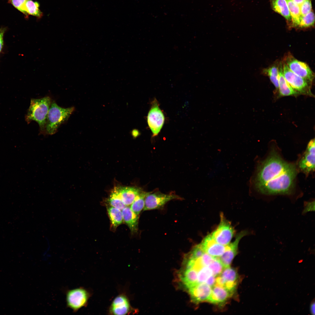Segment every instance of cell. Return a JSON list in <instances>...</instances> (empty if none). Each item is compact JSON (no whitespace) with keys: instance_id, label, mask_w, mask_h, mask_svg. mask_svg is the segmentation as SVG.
I'll list each match as a JSON object with an SVG mask.
<instances>
[{"instance_id":"f546056e","label":"cell","mask_w":315,"mask_h":315,"mask_svg":"<svg viewBox=\"0 0 315 315\" xmlns=\"http://www.w3.org/2000/svg\"><path fill=\"white\" fill-rule=\"evenodd\" d=\"M301 16H304L312 10V5L310 0H306L300 6Z\"/></svg>"},{"instance_id":"ba28073f","label":"cell","mask_w":315,"mask_h":315,"mask_svg":"<svg viewBox=\"0 0 315 315\" xmlns=\"http://www.w3.org/2000/svg\"><path fill=\"white\" fill-rule=\"evenodd\" d=\"M181 199H182L181 197L175 194H165L158 192L152 193L151 192L146 197L143 210L159 209L171 200Z\"/></svg>"},{"instance_id":"d590c367","label":"cell","mask_w":315,"mask_h":315,"mask_svg":"<svg viewBox=\"0 0 315 315\" xmlns=\"http://www.w3.org/2000/svg\"><path fill=\"white\" fill-rule=\"evenodd\" d=\"M310 312L312 315H315V303L314 299L310 304Z\"/></svg>"},{"instance_id":"603a6c76","label":"cell","mask_w":315,"mask_h":315,"mask_svg":"<svg viewBox=\"0 0 315 315\" xmlns=\"http://www.w3.org/2000/svg\"><path fill=\"white\" fill-rule=\"evenodd\" d=\"M151 192L141 191L135 197L131 204L130 208L136 214H139L144 209L145 206V199L146 196Z\"/></svg>"},{"instance_id":"f1b7e54d","label":"cell","mask_w":315,"mask_h":315,"mask_svg":"<svg viewBox=\"0 0 315 315\" xmlns=\"http://www.w3.org/2000/svg\"><path fill=\"white\" fill-rule=\"evenodd\" d=\"M207 267L211 271L213 275L216 277L219 275L225 268L218 258H215Z\"/></svg>"},{"instance_id":"d6986e66","label":"cell","mask_w":315,"mask_h":315,"mask_svg":"<svg viewBox=\"0 0 315 315\" xmlns=\"http://www.w3.org/2000/svg\"><path fill=\"white\" fill-rule=\"evenodd\" d=\"M279 70V96L295 95L298 93L293 89L286 80L284 75L283 66L281 64Z\"/></svg>"},{"instance_id":"9a60e30c","label":"cell","mask_w":315,"mask_h":315,"mask_svg":"<svg viewBox=\"0 0 315 315\" xmlns=\"http://www.w3.org/2000/svg\"><path fill=\"white\" fill-rule=\"evenodd\" d=\"M131 310L128 299L121 295L117 296L113 301L110 309V313L114 315H125Z\"/></svg>"},{"instance_id":"52a82bcc","label":"cell","mask_w":315,"mask_h":315,"mask_svg":"<svg viewBox=\"0 0 315 315\" xmlns=\"http://www.w3.org/2000/svg\"><path fill=\"white\" fill-rule=\"evenodd\" d=\"M235 233L234 229L231 223L221 213L218 225L210 234L216 242L226 246L230 243Z\"/></svg>"},{"instance_id":"836d02e7","label":"cell","mask_w":315,"mask_h":315,"mask_svg":"<svg viewBox=\"0 0 315 315\" xmlns=\"http://www.w3.org/2000/svg\"><path fill=\"white\" fill-rule=\"evenodd\" d=\"M216 279V276L213 275H212L206 281L205 283L212 288L215 285Z\"/></svg>"},{"instance_id":"5bb4252c","label":"cell","mask_w":315,"mask_h":315,"mask_svg":"<svg viewBox=\"0 0 315 315\" xmlns=\"http://www.w3.org/2000/svg\"><path fill=\"white\" fill-rule=\"evenodd\" d=\"M220 275L224 281L223 287L235 292L238 281L239 276L237 271L229 267L225 268Z\"/></svg>"},{"instance_id":"7402d4cb","label":"cell","mask_w":315,"mask_h":315,"mask_svg":"<svg viewBox=\"0 0 315 315\" xmlns=\"http://www.w3.org/2000/svg\"><path fill=\"white\" fill-rule=\"evenodd\" d=\"M107 211L111 227L112 229H115L123 221L121 210L110 206L107 207Z\"/></svg>"},{"instance_id":"3957f363","label":"cell","mask_w":315,"mask_h":315,"mask_svg":"<svg viewBox=\"0 0 315 315\" xmlns=\"http://www.w3.org/2000/svg\"><path fill=\"white\" fill-rule=\"evenodd\" d=\"M74 109V107L62 108L54 101L52 102L48 114L45 134H55L60 126L68 120Z\"/></svg>"},{"instance_id":"5b68a950","label":"cell","mask_w":315,"mask_h":315,"mask_svg":"<svg viewBox=\"0 0 315 315\" xmlns=\"http://www.w3.org/2000/svg\"><path fill=\"white\" fill-rule=\"evenodd\" d=\"M283 70L286 80L298 94L314 96L311 91L310 83L291 71L285 63Z\"/></svg>"},{"instance_id":"ac0fdd59","label":"cell","mask_w":315,"mask_h":315,"mask_svg":"<svg viewBox=\"0 0 315 315\" xmlns=\"http://www.w3.org/2000/svg\"><path fill=\"white\" fill-rule=\"evenodd\" d=\"M123 221L129 228L132 233L137 232L138 229L139 215L135 214L130 207L126 206L122 210Z\"/></svg>"},{"instance_id":"9c48e42d","label":"cell","mask_w":315,"mask_h":315,"mask_svg":"<svg viewBox=\"0 0 315 315\" xmlns=\"http://www.w3.org/2000/svg\"><path fill=\"white\" fill-rule=\"evenodd\" d=\"M285 63L291 71L311 84L314 75L306 63L297 60L290 55L287 57Z\"/></svg>"},{"instance_id":"ffe728a7","label":"cell","mask_w":315,"mask_h":315,"mask_svg":"<svg viewBox=\"0 0 315 315\" xmlns=\"http://www.w3.org/2000/svg\"><path fill=\"white\" fill-rule=\"evenodd\" d=\"M273 9L290 22L291 18L286 0H270Z\"/></svg>"},{"instance_id":"8fae6325","label":"cell","mask_w":315,"mask_h":315,"mask_svg":"<svg viewBox=\"0 0 315 315\" xmlns=\"http://www.w3.org/2000/svg\"><path fill=\"white\" fill-rule=\"evenodd\" d=\"M315 143L314 139L309 141L305 152L299 162V168L306 174L314 170Z\"/></svg>"},{"instance_id":"d4e9b609","label":"cell","mask_w":315,"mask_h":315,"mask_svg":"<svg viewBox=\"0 0 315 315\" xmlns=\"http://www.w3.org/2000/svg\"><path fill=\"white\" fill-rule=\"evenodd\" d=\"M108 201L110 206L121 211L126 206L122 201L116 187L111 191Z\"/></svg>"},{"instance_id":"6da1fadb","label":"cell","mask_w":315,"mask_h":315,"mask_svg":"<svg viewBox=\"0 0 315 315\" xmlns=\"http://www.w3.org/2000/svg\"><path fill=\"white\" fill-rule=\"evenodd\" d=\"M297 173L294 164L284 161L273 151L258 167L255 186L263 194H290L293 190Z\"/></svg>"},{"instance_id":"2e32d148","label":"cell","mask_w":315,"mask_h":315,"mask_svg":"<svg viewBox=\"0 0 315 315\" xmlns=\"http://www.w3.org/2000/svg\"><path fill=\"white\" fill-rule=\"evenodd\" d=\"M233 293L225 288L214 285L212 287L211 292L207 301L214 304H221L232 296Z\"/></svg>"},{"instance_id":"4dcf8cb0","label":"cell","mask_w":315,"mask_h":315,"mask_svg":"<svg viewBox=\"0 0 315 315\" xmlns=\"http://www.w3.org/2000/svg\"><path fill=\"white\" fill-rule=\"evenodd\" d=\"M27 0H9L8 2L22 12L24 6Z\"/></svg>"},{"instance_id":"cb8c5ba5","label":"cell","mask_w":315,"mask_h":315,"mask_svg":"<svg viewBox=\"0 0 315 315\" xmlns=\"http://www.w3.org/2000/svg\"><path fill=\"white\" fill-rule=\"evenodd\" d=\"M291 18L292 25L299 26L301 17L299 6L292 0H286Z\"/></svg>"},{"instance_id":"44dd1931","label":"cell","mask_w":315,"mask_h":315,"mask_svg":"<svg viewBox=\"0 0 315 315\" xmlns=\"http://www.w3.org/2000/svg\"><path fill=\"white\" fill-rule=\"evenodd\" d=\"M39 3L37 1L27 0L24 6L22 13L26 17L31 15L40 18L43 14L39 9Z\"/></svg>"},{"instance_id":"7a4b0ae2","label":"cell","mask_w":315,"mask_h":315,"mask_svg":"<svg viewBox=\"0 0 315 315\" xmlns=\"http://www.w3.org/2000/svg\"><path fill=\"white\" fill-rule=\"evenodd\" d=\"M50 98L46 96L40 99H32L26 116L28 123L32 121L38 124L40 133L45 134V128L50 107L51 103Z\"/></svg>"},{"instance_id":"8992f818","label":"cell","mask_w":315,"mask_h":315,"mask_svg":"<svg viewBox=\"0 0 315 315\" xmlns=\"http://www.w3.org/2000/svg\"><path fill=\"white\" fill-rule=\"evenodd\" d=\"M151 104L147 116V122L152 132V136L155 137L158 135L162 128L165 118L164 113L155 98Z\"/></svg>"},{"instance_id":"d6a6232c","label":"cell","mask_w":315,"mask_h":315,"mask_svg":"<svg viewBox=\"0 0 315 315\" xmlns=\"http://www.w3.org/2000/svg\"><path fill=\"white\" fill-rule=\"evenodd\" d=\"M314 201L309 202H306L305 203H304V209L302 212V213L303 214H305L308 212L314 211Z\"/></svg>"},{"instance_id":"277c9868","label":"cell","mask_w":315,"mask_h":315,"mask_svg":"<svg viewBox=\"0 0 315 315\" xmlns=\"http://www.w3.org/2000/svg\"><path fill=\"white\" fill-rule=\"evenodd\" d=\"M65 295L67 307L71 309L73 312H76L86 306L89 294L86 289L80 287L67 290L65 291Z\"/></svg>"},{"instance_id":"484cf974","label":"cell","mask_w":315,"mask_h":315,"mask_svg":"<svg viewBox=\"0 0 315 315\" xmlns=\"http://www.w3.org/2000/svg\"><path fill=\"white\" fill-rule=\"evenodd\" d=\"M264 71V72L269 77L271 81L275 87L276 90L278 91L279 88V68L276 66H274L265 69Z\"/></svg>"},{"instance_id":"7c38bea8","label":"cell","mask_w":315,"mask_h":315,"mask_svg":"<svg viewBox=\"0 0 315 315\" xmlns=\"http://www.w3.org/2000/svg\"><path fill=\"white\" fill-rule=\"evenodd\" d=\"M212 288L205 283L198 284L186 291L191 301L195 303L207 301L211 295Z\"/></svg>"},{"instance_id":"1f68e13d","label":"cell","mask_w":315,"mask_h":315,"mask_svg":"<svg viewBox=\"0 0 315 315\" xmlns=\"http://www.w3.org/2000/svg\"><path fill=\"white\" fill-rule=\"evenodd\" d=\"M215 258L205 252L200 257V260L204 266H207Z\"/></svg>"},{"instance_id":"4316f807","label":"cell","mask_w":315,"mask_h":315,"mask_svg":"<svg viewBox=\"0 0 315 315\" xmlns=\"http://www.w3.org/2000/svg\"><path fill=\"white\" fill-rule=\"evenodd\" d=\"M197 273V279L196 285L205 283L209 277L213 275L211 271L206 266H204L201 268Z\"/></svg>"},{"instance_id":"8d00e7d4","label":"cell","mask_w":315,"mask_h":315,"mask_svg":"<svg viewBox=\"0 0 315 315\" xmlns=\"http://www.w3.org/2000/svg\"><path fill=\"white\" fill-rule=\"evenodd\" d=\"M294 3L300 6L306 0H292Z\"/></svg>"},{"instance_id":"83f0119b","label":"cell","mask_w":315,"mask_h":315,"mask_svg":"<svg viewBox=\"0 0 315 315\" xmlns=\"http://www.w3.org/2000/svg\"><path fill=\"white\" fill-rule=\"evenodd\" d=\"M314 20V14L312 10L306 15L301 16L298 27L301 28L310 27L313 25Z\"/></svg>"},{"instance_id":"e0dca14e","label":"cell","mask_w":315,"mask_h":315,"mask_svg":"<svg viewBox=\"0 0 315 315\" xmlns=\"http://www.w3.org/2000/svg\"><path fill=\"white\" fill-rule=\"evenodd\" d=\"M116 188L122 201L126 206L130 205L136 197L141 191L140 188L135 187Z\"/></svg>"},{"instance_id":"74e56055","label":"cell","mask_w":315,"mask_h":315,"mask_svg":"<svg viewBox=\"0 0 315 315\" xmlns=\"http://www.w3.org/2000/svg\"><path fill=\"white\" fill-rule=\"evenodd\" d=\"M139 132L136 130H134L132 132V135L135 137H136L139 135Z\"/></svg>"},{"instance_id":"e575fe53","label":"cell","mask_w":315,"mask_h":315,"mask_svg":"<svg viewBox=\"0 0 315 315\" xmlns=\"http://www.w3.org/2000/svg\"><path fill=\"white\" fill-rule=\"evenodd\" d=\"M6 30L5 28H0V52L1 51L3 44V36Z\"/></svg>"},{"instance_id":"4fadbf2b","label":"cell","mask_w":315,"mask_h":315,"mask_svg":"<svg viewBox=\"0 0 315 315\" xmlns=\"http://www.w3.org/2000/svg\"><path fill=\"white\" fill-rule=\"evenodd\" d=\"M200 244L205 253L215 258H219L221 256L226 248V246L216 242L210 234L206 236Z\"/></svg>"},{"instance_id":"30bf717a","label":"cell","mask_w":315,"mask_h":315,"mask_svg":"<svg viewBox=\"0 0 315 315\" xmlns=\"http://www.w3.org/2000/svg\"><path fill=\"white\" fill-rule=\"evenodd\" d=\"M248 233L246 231H243L238 233L234 241L226 246L225 250L223 254L218 258L225 268L230 267L232 260L237 253L240 241Z\"/></svg>"}]
</instances>
